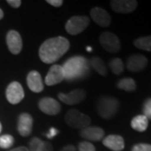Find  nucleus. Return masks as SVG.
I'll use <instances>...</instances> for the list:
<instances>
[{
  "label": "nucleus",
  "mask_w": 151,
  "mask_h": 151,
  "mask_svg": "<svg viewBox=\"0 0 151 151\" xmlns=\"http://www.w3.org/2000/svg\"><path fill=\"white\" fill-rule=\"evenodd\" d=\"M70 42L66 38L57 36L46 40L39 50L40 60L45 64H52L67 52Z\"/></svg>",
  "instance_id": "f257e3e1"
},
{
  "label": "nucleus",
  "mask_w": 151,
  "mask_h": 151,
  "mask_svg": "<svg viewBox=\"0 0 151 151\" xmlns=\"http://www.w3.org/2000/svg\"><path fill=\"white\" fill-rule=\"evenodd\" d=\"M66 81H75L85 77L89 72V63L84 56H72L62 65Z\"/></svg>",
  "instance_id": "f03ea898"
},
{
  "label": "nucleus",
  "mask_w": 151,
  "mask_h": 151,
  "mask_svg": "<svg viewBox=\"0 0 151 151\" xmlns=\"http://www.w3.org/2000/svg\"><path fill=\"white\" fill-rule=\"evenodd\" d=\"M97 113L105 119H112L118 113L119 108V102L113 97H101L97 102Z\"/></svg>",
  "instance_id": "7ed1b4c3"
},
{
  "label": "nucleus",
  "mask_w": 151,
  "mask_h": 151,
  "mask_svg": "<svg viewBox=\"0 0 151 151\" xmlns=\"http://www.w3.org/2000/svg\"><path fill=\"white\" fill-rule=\"evenodd\" d=\"M65 121L68 126L73 129H85L91 124V119L76 109H70L65 116Z\"/></svg>",
  "instance_id": "20e7f679"
},
{
  "label": "nucleus",
  "mask_w": 151,
  "mask_h": 151,
  "mask_svg": "<svg viewBox=\"0 0 151 151\" xmlns=\"http://www.w3.org/2000/svg\"><path fill=\"white\" fill-rule=\"evenodd\" d=\"M90 24L87 16H72L65 24V30L71 35H76L86 29Z\"/></svg>",
  "instance_id": "39448f33"
},
{
  "label": "nucleus",
  "mask_w": 151,
  "mask_h": 151,
  "mask_svg": "<svg viewBox=\"0 0 151 151\" xmlns=\"http://www.w3.org/2000/svg\"><path fill=\"white\" fill-rule=\"evenodd\" d=\"M99 42L102 47L109 53H118L121 48L118 36L111 32H103L99 37Z\"/></svg>",
  "instance_id": "423d86ee"
},
{
  "label": "nucleus",
  "mask_w": 151,
  "mask_h": 151,
  "mask_svg": "<svg viewBox=\"0 0 151 151\" xmlns=\"http://www.w3.org/2000/svg\"><path fill=\"white\" fill-rule=\"evenodd\" d=\"M6 97L11 104H18L24 97V92L21 84L18 81H13L6 89Z\"/></svg>",
  "instance_id": "0eeeda50"
},
{
  "label": "nucleus",
  "mask_w": 151,
  "mask_h": 151,
  "mask_svg": "<svg viewBox=\"0 0 151 151\" xmlns=\"http://www.w3.org/2000/svg\"><path fill=\"white\" fill-rule=\"evenodd\" d=\"M110 5L116 13L129 14L136 9L138 2L135 0H113L110 2Z\"/></svg>",
  "instance_id": "6e6552de"
},
{
  "label": "nucleus",
  "mask_w": 151,
  "mask_h": 151,
  "mask_svg": "<svg viewBox=\"0 0 151 151\" xmlns=\"http://www.w3.org/2000/svg\"><path fill=\"white\" fill-rule=\"evenodd\" d=\"M6 42L8 48L12 54L18 55L23 48V40L19 33L16 30H10L7 34Z\"/></svg>",
  "instance_id": "1a4fd4ad"
},
{
  "label": "nucleus",
  "mask_w": 151,
  "mask_h": 151,
  "mask_svg": "<svg viewBox=\"0 0 151 151\" xmlns=\"http://www.w3.org/2000/svg\"><path fill=\"white\" fill-rule=\"evenodd\" d=\"M58 97L62 103L67 105H75L80 103L85 99L86 92L82 89H76L67 94L60 92Z\"/></svg>",
  "instance_id": "9d476101"
},
{
  "label": "nucleus",
  "mask_w": 151,
  "mask_h": 151,
  "mask_svg": "<svg viewBox=\"0 0 151 151\" xmlns=\"http://www.w3.org/2000/svg\"><path fill=\"white\" fill-rule=\"evenodd\" d=\"M39 108L48 115H56L60 112V104L52 97H43L39 101Z\"/></svg>",
  "instance_id": "9b49d317"
},
{
  "label": "nucleus",
  "mask_w": 151,
  "mask_h": 151,
  "mask_svg": "<svg viewBox=\"0 0 151 151\" xmlns=\"http://www.w3.org/2000/svg\"><path fill=\"white\" fill-rule=\"evenodd\" d=\"M65 79L62 66L60 65H53L49 70L45 78V82L47 86H54Z\"/></svg>",
  "instance_id": "f8f14e48"
},
{
  "label": "nucleus",
  "mask_w": 151,
  "mask_h": 151,
  "mask_svg": "<svg viewBox=\"0 0 151 151\" xmlns=\"http://www.w3.org/2000/svg\"><path fill=\"white\" fill-rule=\"evenodd\" d=\"M33 127V118L30 114L24 113L18 119V131L23 137H27L31 134Z\"/></svg>",
  "instance_id": "ddd939ff"
},
{
  "label": "nucleus",
  "mask_w": 151,
  "mask_h": 151,
  "mask_svg": "<svg viewBox=\"0 0 151 151\" xmlns=\"http://www.w3.org/2000/svg\"><path fill=\"white\" fill-rule=\"evenodd\" d=\"M148 64V60L142 55H132L127 60V68L132 72H139Z\"/></svg>",
  "instance_id": "4468645a"
},
{
  "label": "nucleus",
  "mask_w": 151,
  "mask_h": 151,
  "mask_svg": "<svg viewBox=\"0 0 151 151\" xmlns=\"http://www.w3.org/2000/svg\"><path fill=\"white\" fill-rule=\"evenodd\" d=\"M91 17L97 24L101 27H108L111 24V17L107 11L101 8H93L91 10Z\"/></svg>",
  "instance_id": "2eb2a0df"
},
{
  "label": "nucleus",
  "mask_w": 151,
  "mask_h": 151,
  "mask_svg": "<svg viewBox=\"0 0 151 151\" xmlns=\"http://www.w3.org/2000/svg\"><path fill=\"white\" fill-rule=\"evenodd\" d=\"M27 85L30 91L35 93L42 92L44 84L42 77L37 70H31L27 76Z\"/></svg>",
  "instance_id": "dca6fc26"
},
{
  "label": "nucleus",
  "mask_w": 151,
  "mask_h": 151,
  "mask_svg": "<svg viewBox=\"0 0 151 151\" xmlns=\"http://www.w3.org/2000/svg\"><path fill=\"white\" fill-rule=\"evenodd\" d=\"M80 135L87 140L100 141L104 137V130L99 127H86L80 131Z\"/></svg>",
  "instance_id": "f3484780"
},
{
  "label": "nucleus",
  "mask_w": 151,
  "mask_h": 151,
  "mask_svg": "<svg viewBox=\"0 0 151 151\" xmlns=\"http://www.w3.org/2000/svg\"><path fill=\"white\" fill-rule=\"evenodd\" d=\"M103 145L113 151H121L124 148V138L120 135L111 134L104 138Z\"/></svg>",
  "instance_id": "a211bd4d"
},
{
  "label": "nucleus",
  "mask_w": 151,
  "mask_h": 151,
  "mask_svg": "<svg viewBox=\"0 0 151 151\" xmlns=\"http://www.w3.org/2000/svg\"><path fill=\"white\" fill-rule=\"evenodd\" d=\"M149 119L144 115L135 116L131 121V127L138 132H144L147 129Z\"/></svg>",
  "instance_id": "6ab92c4d"
},
{
  "label": "nucleus",
  "mask_w": 151,
  "mask_h": 151,
  "mask_svg": "<svg viewBox=\"0 0 151 151\" xmlns=\"http://www.w3.org/2000/svg\"><path fill=\"white\" fill-rule=\"evenodd\" d=\"M90 63H91L92 68L95 70H97L98 74H100L101 76H107L108 74L107 66H106L105 62L101 58H99L97 56L92 57Z\"/></svg>",
  "instance_id": "aec40b11"
},
{
  "label": "nucleus",
  "mask_w": 151,
  "mask_h": 151,
  "mask_svg": "<svg viewBox=\"0 0 151 151\" xmlns=\"http://www.w3.org/2000/svg\"><path fill=\"white\" fill-rule=\"evenodd\" d=\"M117 87L126 92H133L136 89V82L132 78L125 77L117 82Z\"/></svg>",
  "instance_id": "412c9836"
},
{
  "label": "nucleus",
  "mask_w": 151,
  "mask_h": 151,
  "mask_svg": "<svg viewBox=\"0 0 151 151\" xmlns=\"http://www.w3.org/2000/svg\"><path fill=\"white\" fill-rule=\"evenodd\" d=\"M135 47L144 50L146 51H151V35L144 36L137 39L134 42Z\"/></svg>",
  "instance_id": "4be33fe9"
},
{
  "label": "nucleus",
  "mask_w": 151,
  "mask_h": 151,
  "mask_svg": "<svg viewBox=\"0 0 151 151\" xmlns=\"http://www.w3.org/2000/svg\"><path fill=\"white\" fill-rule=\"evenodd\" d=\"M109 66L113 74L115 75H120L124 71V65L122 60L119 58H114L109 63Z\"/></svg>",
  "instance_id": "5701e85b"
},
{
  "label": "nucleus",
  "mask_w": 151,
  "mask_h": 151,
  "mask_svg": "<svg viewBox=\"0 0 151 151\" xmlns=\"http://www.w3.org/2000/svg\"><path fill=\"white\" fill-rule=\"evenodd\" d=\"M14 143V139L12 135L4 134L0 136V148L9 149Z\"/></svg>",
  "instance_id": "b1692460"
},
{
  "label": "nucleus",
  "mask_w": 151,
  "mask_h": 151,
  "mask_svg": "<svg viewBox=\"0 0 151 151\" xmlns=\"http://www.w3.org/2000/svg\"><path fill=\"white\" fill-rule=\"evenodd\" d=\"M44 142L39 138H33L29 144L28 151H41L44 145Z\"/></svg>",
  "instance_id": "393cba45"
},
{
  "label": "nucleus",
  "mask_w": 151,
  "mask_h": 151,
  "mask_svg": "<svg viewBox=\"0 0 151 151\" xmlns=\"http://www.w3.org/2000/svg\"><path fill=\"white\" fill-rule=\"evenodd\" d=\"M143 113L148 119H151V97L146 99L143 105Z\"/></svg>",
  "instance_id": "a878e982"
},
{
  "label": "nucleus",
  "mask_w": 151,
  "mask_h": 151,
  "mask_svg": "<svg viewBox=\"0 0 151 151\" xmlns=\"http://www.w3.org/2000/svg\"><path fill=\"white\" fill-rule=\"evenodd\" d=\"M78 150L79 151H96V148L90 142L83 141L79 143Z\"/></svg>",
  "instance_id": "bb28decb"
},
{
  "label": "nucleus",
  "mask_w": 151,
  "mask_h": 151,
  "mask_svg": "<svg viewBox=\"0 0 151 151\" xmlns=\"http://www.w3.org/2000/svg\"><path fill=\"white\" fill-rule=\"evenodd\" d=\"M132 151H151V145L149 144H138L135 145Z\"/></svg>",
  "instance_id": "cd10ccee"
},
{
  "label": "nucleus",
  "mask_w": 151,
  "mask_h": 151,
  "mask_svg": "<svg viewBox=\"0 0 151 151\" xmlns=\"http://www.w3.org/2000/svg\"><path fill=\"white\" fill-rule=\"evenodd\" d=\"M7 3L13 8L17 9L21 5V1L20 0H8Z\"/></svg>",
  "instance_id": "c85d7f7f"
},
{
  "label": "nucleus",
  "mask_w": 151,
  "mask_h": 151,
  "mask_svg": "<svg viewBox=\"0 0 151 151\" xmlns=\"http://www.w3.org/2000/svg\"><path fill=\"white\" fill-rule=\"evenodd\" d=\"M46 2L53 7H60L63 4L62 0H47Z\"/></svg>",
  "instance_id": "c756f323"
},
{
  "label": "nucleus",
  "mask_w": 151,
  "mask_h": 151,
  "mask_svg": "<svg viewBox=\"0 0 151 151\" xmlns=\"http://www.w3.org/2000/svg\"><path fill=\"white\" fill-rule=\"evenodd\" d=\"M41 151H53V146L49 142H44L43 148Z\"/></svg>",
  "instance_id": "7c9ffc66"
},
{
  "label": "nucleus",
  "mask_w": 151,
  "mask_h": 151,
  "mask_svg": "<svg viewBox=\"0 0 151 151\" xmlns=\"http://www.w3.org/2000/svg\"><path fill=\"white\" fill-rule=\"evenodd\" d=\"M56 134H57V129H50V130L49 131L48 134H47V137H48L49 139H52Z\"/></svg>",
  "instance_id": "2f4dec72"
},
{
  "label": "nucleus",
  "mask_w": 151,
  "mask_h": 151,
  "mask_svg": "<svg viewBox=\"0 0 151 151\" xmlns=\"http://www.w3.org/2000/svg\"><path fill=\"white\" fill-rule=\"evenodd\" d=\"M60 151H76V148L75 146L69 145H66L64 148H62V150Z\"/></svg>",
  "instance_id": "473e14b6"
},
{
  "label": "nucleus",
  "mask_w": 151,
  "mask_h": 151,
  "mask_svg": "<svg viewBox=\"0 0 151 151\" xmlns=\"http://www.w3.org/2000/svg\"><path fill=\"white\" fill-rule=\"evenodd\" d=\"M9 151H28V148L24 147V146H20V147H17L15 149H13Z\"/></svg>",
  "instance_id": "72a5a7b5"
},
{
  "label": "nucleus",
  "mask_w": 151,
  "mask_h": 151,
  "mask_svg": "<svg viewBox=\"0 0 151 151\" xmlns=\"http://www.w3.org/2000/svg\"><path fill=\"white\" fill-rule=\"evenodd\" d=\"M3 18H4V12L0 9V19H2Z\"/></svg>",
  "instance_id": "f704fd0d"
},
{
  "label": "nucleus",
  "mask_w": 151,
  "mask_h": 151,
  "mask_svg": "<svg viewBox=\"0 0 151 151\" xmlns=\"http://www.w3.org/2000/svg\"><path fill=\"white\" fill-rule=\"evenodd\" d=\"M1 131H2V124L0 123V133H1Z\"/></svg>",
  "instance_id": "c9c22d12"
}]
</instances>
